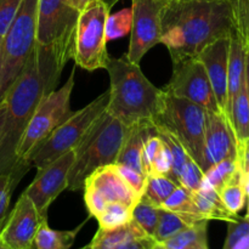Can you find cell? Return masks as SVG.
Masks as SVG:
<instances>
[{
  "label": "cell",
  "instance_id": "48",
  "mask_svg": "<svg viewBox=\"0 0 249 249\" xmlns=\"http://www.w3.org/2000/svg\"><path fill=\"white\" fill-rule=\"evenodd\" d=\"M243 178H245V179H249V169L247 170V172L243 173Z\"/></svg>",
  "mask_w": 249,
  "mask_h": 249
},
{
  "label": "cell",
  "instance_id": "52",
  "mask_svg": "<svg viewBox=\"0 0 249 249\" xmlns=\"http://www.w3.org/2000/svg\"><path fill=\"white\" fill-rule=\"evenodd\" d=\"M245 146H249V138L247 139V141H246V143H245ZM245 146H243V147H245ZM242 147V148H243Z\"/></svg>",
  "mask_w": 249,
  "mask_h": 249
},
{
  "label": "cell",
  "instance_id": "12",
  "mask_svg": "<svg viewBox=\"0 0 249 249\" xmlns=\"http://www.w3.org/2000/svg\"><path fill=\"white\" fill-rule=\"evenodd\" d=\"M164 6V0H133L130 43L125 55L131 63L140 65L143 56L160 43Z\"/></svg>",
  "mask_w": 249,
  "mask_h": 249
},
{
  "label": "cell",
  "instance_id": "24",
  "mask_svg": "<svg viewBox=\"0 0 249 249\" xmlns=\"http://www.w3.org/2000/svg\"><path fill=\"white\" fill-rule=\"evenodd\" d=\"M196 221H198V219L184 215V214L175 213V212L168 211V209L160 207L157 229H156L155 235H153L152 238L157 245H160V243L165 242L174 235H177L178 232H180L182 229L187 228V226L196 223Z\"/></svg>",
  "mask_w": 249,
  "mask_h": 249
},
{
  "label": "cell",
  "instance_id": "31",
  "mask_svg": "<svg viewBox=\"0 0 249 249\" xmlns=\"http://www.w3.org/2000/svg\"><path fill=\"white\" fill-rule=\"evenodd\" d=\"M160 207L151 203L145 197H141L133 208V220L145 231L150 237H153L158 224Z\"/></svg>",
  "mask_w": 249,
  "mask_h": 249
},
{
  "label": "cell",
  "instance_id": "42",
  "mask_svg": "<svg viewBox=\"0 0 249 249\" xmlns=\"http://www.w3.org/2000/svg\"><path fill=\"white\" fill-rule=\"evenodd\" d=\"M91 1H94V0H67L68 5L74 10H77L78 12L83 11Z\"/></svg>",
  "mask_w": 249,
  "mask_h": 249
},
{
  "label": "cell",
  "instance_id": "5",
  "mask_svg": "<svg viewBox=\"0 0 249 249\" xmlns=\"http://www.w3.org/2000/svg\"><path fill=\"white\" fill-rule=\"evenodd\" d=\"M36 11L38 0H22L11 26L0 41V102L36 48Z\"/></svg>",
  "mask_w": 249,
  "mask_h": 249
},
{
  "label": "cell",
  "instance_id": "46",
  "mask_svg": "<svg viewBox=\"0 0 249 249\" xmlns=\"http://www.w3.org/2000/svg\"><path fill=\"white\" fill-rule=\"evenodd\" d=\"M245 190H246V195L249 196V179H245Z\"/></svg>",
  "mask_w": 249,
  "mask_h": 249
},
{
  "label": "cell",
  "instance_id": "8",
  "mask_svg": "<svg viewBox=\"0 0 249 249\" xmlns=\"http://www.w3.org/2000/svg\"><path fill=\"white\" fill-rule=\"evenodd\" d=\"M109 9L101 0H94L79 12L73 40L75 66L82 70H106L109 55L107 53L106 23Z\"/></svg>",
  "mask_w": 249,
  "mask_h": 249
},
{
  "label": "cell",
  "instance_id": "50",
  "mask_svg": "<svg viewBox=\"0 0 249 249\" xmlns=\"http://www.w3.org/2000/svg\"><path fill=\"white\" fill-rule=\"evenodd\" d=\"M153 249H165V248L162 247V246H160V245H156L155 247H153Z\"/></svg>",
  "mask_w": 249,
  "mask_h": 249
},
{
  "label": "cell",
  "instance_id": "19",
  "mask_svg": "<svg viewBox=\"0 0 249 249\" xmlns=\"http://www.w3.org/2000/svg\"><path fill=\"white\" fill-rule=\"evenodd\" d=\"M192 198L202 219L232 223L240 218L238 214H232L224 206L218 191L208 185L201 184L197 191H192Z\"/></svg>",
  "mask_w": 249,
  "mask_h": 249
},
{
  "label": "cell",
  "instance_id": "10",
  "mask_svg": "<svg viewBox=\"0 0 249 249\" xmlns=\"http://www.w3.org/2000/svg\"><path fill=\"white\" fill-rule=\"evenodd\" d=\"M78 16L79 12L71 7L67 0H38L36 44L72 58Z\"/></svg>",
  "mask_w": 249,
  "mask_h": 249
},
{
  "label": "cell",
  "instance_id": "51",
  "mask_svg": "<svg viewBox=\"0 0 249 249\" xmlns=\"http://www.w3.org/2000/svg\"><path fill=\"white\" fill-rule=\"evenodd\" d=\"M0 249H7L6 247H5L4 245H2V243H1V241H0Z\"/></svg>",
  "mask_w": 249,
  "mask_h": 249
},
{
  "label": "cell",
  "instance_id": "38",
  "mask_svg": "<svg viewBox=\"0 0 249 249\" xmlns=\"http://www.w3.org/2000/svg\"><path fill=\"white\" fill-rule=\"evenodd\" d=\"M22 0H0V41L16 16Z\"/></svg>",
  "mask_w": 249,
  "mask_h": 249
},
{
  "label": "cell",
  "instance_id": "41",
  "mask_svg": "<svg viewBox=\"0 0 249 249\" xmlns=\"http://www.w3.org/2000/svg\"><path fill=\"white\" fill-rule=\"evenodd\" d=\"M157 245L152 237L150 236H143V237L133 238L122 245L117 246L113 249H153V247Z\"/></svg>",
  "mask_w": 249,
  "mask_h": 249
},
{
  "label": "cell",
  "instance_id": "36",
  "mask_svg": "<svg viewBox=\"0 0 249 249\" xmlns=\"http://www.w3.org/2000/svg\"><path fill=\"white\" fill-rule=\"evenodd\" d=\"M162 145L163 141L162 139L158 136L157 131L146 139L145 145H143L142 148V155H141V163H142V168L147 177L152 173L153 162H155L156 156H157L158 151H160V146Z\"/></svg>",
  "mask_w": 249,
  "mask_h": 249
},
{
  "label": "cell",
  "instance_id": "40",
  "mask_svg": "<svg viewBox=\"0 0 249 249\" xmlns=\"http://www.w3.org/2000/svg\"><path fill=\"white\" fill-rule=\"evenodd\" d=\"M172 170H173L172 155H170V151L169 148H168V146L163 142V145L160 146V151H158L157 156H156L155 158V162H153V165H152V173H151V174L164 175V177H168L172 179Z\"/></svg>",
  "mask_w": 249,
  "mask_h": 249
},
{
  "label": "cell",
  "instance_id": "25",
  "mask_svg": "<svg viewBox=\"0 0 249 249\" xmlns=\"http://www.w3.org/2000/svg\"><path fill=\"white\" fill-rule=\"evenodd\" d=\"M242 172L243 169L242 165H241L240 157L224 160L216 164L212 165L208 170L204 172L202 184L208 185V186L213 187L215 191H219L221 187L225 186L236 175Z\"/></svg>",
  "mask_w": 249,
  "mask_h": 249
},
{
  "label": "cell",
  "instance_id": "13",
  "mask_svg": "<svg viewBox=\"0 0 249 249\" xmlns=\"http://www.w3.org/2000/svg\"><path fill=\"white\" fill-rule=\"evenodd\" d=\"M73 162L74 148L39 169L33 181L24 190L23 194L29 197L41 215L48 216L49 207L67 189L68 174Z\"/></svg>",
  "mask_w": 249,
  "mask_h": 249
},
{
  "label": "cell",
  "instance_id": "20",
  "mask_svg": "<svg viewBox=\"0 0 249 249\" xmlns=\"http://www.w3.org/2000/svg\"><path fill=\"white\" fill-rule=\"evenodd\" d=\"M246 49L235 33L230 36V53H229V72H228V106L226 117L230 116V109L236 95L240 91L245 82Z\"/></svg>",
  "mask_w": 249,
  "mask_h": 249
},
{
  "label": "cell",
  "instance_id": "32",
  "mask_svg": "<svg viewBox=\"0 0 249 249\" xmlns=\"http://www.w3.org/2000/svg\"><path fill=\"white\" fill-rule=\"evenodd\" d=\"M223 249H249V224L245 216L228 223V235Z\"/></svg>",
  "mask_w": 249,
  "mask_h": 249
},
{
  "label": "cell",
  "instance_id": "30",
  "mask_svg": "<svg viewBox=\"0 0 249 249\" xmlns=\"http://www.w3.org/2000/svg\"><path fill=\"white\" fill-rule=\"evenodd\" d=\"M233 33L242 43L246 50L249 49V0H230Z\"/></svg>",
  "mask_w": 249,
  "mask_h": 249
},
{
  "label": "cell",
  "instance_id": "1",
  "mask_svg": "<svg viewBox=\"0 0 249 249\" xmlns=\"http://www.w3.org/2000/svg\"><path fill=\"white\" fill-rule=\"evenodd\" d=\"M70 56L36 44L23 71L4 96L6 117L0 138V174L22 179L26 173L17 164L16 152L24 130L45 95L55 90Z\"/></svg>",
  "mask_w": 249,
  "mask_h": 249
},
{
  "label": "cell",
  "instance_id": "16",
  "mask_svg": "<svg viewBox=\"0 0 249 249\" xmlns=\"http://www.w3.org/2000/svg\"><path fill=\"white\" fill-rule=\"evenodd\" d=\"M230 36L219 38L207 45L197 57L206 68L214 95L221 112L226 116L228 106V72Z\"/></svg>",
  "mask_w": 249,
  "mask_h": 249
},
{
  "label": "cell",
  "instance_id": "18",
  "mask_svg": "<svg viewBox=\"0 0 249 249\" xmlns=\"http://www.w3.org/2000/svg\"><path fill=\"white\" fill-rule=\"evenodd\" d=\"M153 133H156L153 123H139L130 126L114 164L125 165L146 175L141 163V155L146 139Z\"/></svg>",
  "mask_w": 249,
  "mask_h": 249
},
{
  "label": "cell",
  "instance_id": "27",
  "mask_svg": "<svg viewBox=\"0 0 249 249\" xmlns=\"http://www.w3.org/2000/svg\"><path fill=\"white\" fill-rule=\"evenodd\" d=\"M178 186L179 185L170 178L151 174L147 177L145 192L142 196L155 206L160 207Z\"/></svg>",
  "mask_w": 249,
  "mask_h": 249
},
{
  "label": "cell",
  "instance_id": "35",
  "mask_svg": "<svg viewBox=\"0 0 249 249\" xmlns=\"http://www.w3.org/2000/svg\"><path fill=\"white\" fill-rule=\"evenodd\" d=\"M203 177L204 173L198 165V163L194 158L190 157L186 164L182 168L181 173H180L179 185L190 190V191H197L201 187Z\"/></svg>",
  "mask_w": 249,
  "mask_h": 249
},
{
  "label": "cell",
  "instance_id": "28",
  "mask_svg": "<svg viewBox=\"0 0 249 249\" xmlns=\"http://www.w3.org/2000/svg\"><path fill=\"white\" fill-rule=\"evenodd\" d=\"M160 208L168 209V211L175 212V213L179 214H184V215L192 216V218L198 219V220H203L198 214L196 206H195L194 198H192V191L185 189L181 185H179L174 190V192L165 199V202L160 206Z\"/></svg>",
  "mask_w": 249,
  "mask_h": 249
},
{
  "label": "cell",
  "instance_id": "21",
  "mask_svg": "<svg viewBox=\"0 0 249 249\" xmlns=\"http://www.w3.org/2000/svg\"><path fill=\"white\" fill-rule=\"evenodd\" d=\"M208 223L209 220L196 221L160 243V246L165 249H209L207 236Z\"/></svg>",
  "mask_w": 249,
  "mask_h": 249
},
{
  "label": "cell",
  "instance_id": "23",
  "mask_svg": "<svg viewBox=\"0 0 249 249\" xmlns=\"http://www.w3.org/2000/svg\"><path fill=\"white\" fill-rule=\"evenodd\" d=\"M80 229L82 225L71 231L53 230L48 225V221H44L36 231L33 249H71Z\"/></svg>",
  "mask_w": 249,
  "mask_h": 249
},
{
  "label": "cell",
  "instance_id": "22",
  "mask_svg": "<svg viewBox=\"0 0 249 249\" xmlns=\"http://www.w3.org/2000/svg\"><path fill=\"white\" fill-rule=\"evenodd\" d=\"M231 126L238 143V152L249 138V99L246 88V79L232 102L229 116Z\"/></svg>",
  "mask_w": 249,
  "mask_h": 249
},
{
  "label": "cell",
  "instance_id": "34",
  "mask_svg": "<svg viewBox=\"0 0 249 249\" xmlns=\"http://www.w3.org/2000/svg\"><path fill=\"white\" fill-rule=\"evenodd\" d=\"M18 179L14 174H0V230L7 218L12 191L18 184Z\"/></svg>",
  "mask_w": 249,
  "mask_h": 249
},
{
  "label": "cell",
  "instance_id": "26",
  "mask_svg": "<svg viewBox=\"0 0 249 249\" xmlns=\"http://www.w3.org/2000/svg\"><path fill=\"white\" fill-rule=\"evenodd\" d=\"M224 206L232 214H238L245 207L247 195L245 190V178L243 172L236 175L230 182L221 187L218 191Z\"/></svg>",
  "mask_w": 249,
  "mask_h": 249
},
{
  "label": "cell",
  "instance_id": "39",
  "mask_svg": "<svg viewBox=\"0 0 249 249\" xmlns=\"http://www.w3.org/2000/svg\"><path fill=\"white\" fill-rule=\"evenodd\" d=\"M83 190H84L85 206H87L90 216L97 218V216L101 214V212L105 209V207L108 204V202H107L106 199L104 198V196H102L96 189H94V187L84 186Z\"/></svg>",
  "mask_w": 249,
  "mask_h": 249
},
{
  "label": "cell",
  "instance_id": "44",
  "mask_svg": "<svg viewBox=\"0 0 249 249\" xmlns=\"http://www.w3.org/2000/svg\"><path fill=\"white\" fill-rule=\"evenodd\" d=\"M245 79H246V88H247V94H248V99H249V49L248 50H246Z\"/></svg>",
  "mask_w": 249,
  "mask_h": 249
},
{
  "label": "cell",
  "instance_id": "37",
  "mask_svg": "<svg viewBox=\"0 0 249 249\" xmlns=\"http://www.w3.org/2000/svg\"><path fill=\"white\" fill-rule=\"evenodd\" d=\"M116 165L117 170H118L119 175L123 178L124 181L130 186V189L138 195L139 197H142L143 192H145L146 181H147V175L141 174V173L136 172V170L131 169V168L125 167V165Z\"/></svg>",
  "mask_w": 249,
  "mask_h": 249
},
{
  "label": "cell",
  "instance_id": "53",
  "mask_svg": "<svg viewBox=\"0 0 249 249\" xmlns=\"http://www.w3.org/2000/svg\"><path fill=\"white\" fill-rule=\"evenodd\" d=\"M165 2H169V1H174V0H164Z\"/></svg>",
  "mask_w": 249,
  "mask_h": 249
},
{
  "label": "cell",
  "instance_id": "45",
  "mask_svg": "<svg viewBox=\"0 0 249 249\" xmlns=\"http://www.w3.org/2000/svg\"><path fill=\"white\" fill-rule=\"evenodd\" d=\"M101 1L104 2V4H106L109 9H112V6H113V5H116L119 0H101Z\"/></svg>",
  "mask_w": 249,
  "mask_h": 249
},
{
  "label": "cell",
  "instance_id": "2",
  "mask_svg": "<svg viewBox=\"0 0 249 249\" xmlns=\"http://www.w3.org/2000/svg\"><path fill=\"white\" fill-rule=\"evenodd\" d=\"M160 43L167 46L173 62L197 57L198 53L233 32L229 1L177 0L165 2Z\"/></svg>",
  "mask_w": 249,
  "mask_h": 249
},
{
  "label": "cell",
  "instance_id": "7",
  "mask_svg": "<svg viewBox=\"0 0 249 249\" xmlns=\"http://www.w3.org/2000/svg\"><path fill=\"white\" fill-rule=\"evenodd\" d=\"M206 114V109L195 102L164 91L162 106L153 124L173 134L201 167L203 160Z\"/></svg>",
  "mask_w": 249,
  "mask_h": 249
},
{
  "label": "cell",
  "instance_id": "43",
  "mask_svg": "<svg viewBox=\"0 0 249 249\" xmlns=\"http://www.w3.org/2000/svg\"><path fill=\"white\" fill-rule=\"evenodd\" d=\"M5 117H6V104L2 100L0 102V138H1V131L2 128H4V123H5Z\"/></svg>",
  "mask_w": 249,
  "mask_h": 249
},
{
  "label": "cell",
  "instance_id": "4",
  "mask_svg": "<svg viewBox=\"0 0 249 249\" xmlns=\"http://www.w3.org/2000/svg\"><path fill=\"white\" fill-rule=\"evenodd\" d=\"M129 128L107 111L100 114L74 147V162L68 174L67 189L83 190L90 174L99 168L114 164Z\"/></svg>",
  "mask_w": 249,
  "mask_h": 249
},
{
  "label": "cell",
  "instance_id": "3",
  "mask_svg": "<svg viewBox=\"0 0 249 249\" xmlns=\"http://www.w3.org/2000/svg\"><path fill=\"white\" fill-rule=\"evenodd\" d=\"M106 70L109 75V101L106 111L125 124L153 123L162 106L164 90L147 79L140 65L126 57H109Z\"/></svg>",
  "mask_w": 249,
  "mask_h": 249
},
{
  "label": "cell",
  "instance_id": "11",
  "mask_svg": "<svg viewBox=\"0 0 249 249\" xmlns=\"http://www.w3.org/2000/svg\"><path fill=\"white\" fill-rule=\"evenodd\" d=\"M173 74L164 91L190 100L208 112L223 113L214 95L206 68L198 57H189L173 62Z\"/></svg>",
  "mask_w": 249,
  "mask_h": 249
},
{
  "label": "cell",
  "instance_id": "54",
  "mask_svg": "<svg viewBox=\"0 0 249 249\" xmlns=\"http://www.w3.org/2000/svg\"><path fill=\"white\" fill-rule=\"evenodd\" d=\"M31 249H33V247H32V248H31Z\"/></svg>",
  "mask_w": 249,
  "mask_h": 249
},
{
  "label": "cell",
  "instance_id": "6",
  "mask_svg": "<svg viewBox=\"0 0 249 249\" xmlns=\"http://www.w3.org/2000/svg\"><path fill=\"white\" fill-rule=\"evenodd\" d=\"M74 72L75 67L60 89L53 90L40 100L24 130L16 152L17 164L24 173L31 169L28 160L32 153L73 113L71 111V95L74 88Z\"/></svg>",
  "mask_w": 249,
  "mask_h": 249
},
{
  "label": "cell",
  "instance_id": "29",
  "mask_svg": "<svg viewBox=\"0 0 249 249\" xmlns=\"http://www.w3.org/2000/svg\"><path fill=\"white\" fill-rule=\"evenodd\" d=\"M100 229H116L133 220V208L118 202H109L97 216Z\"/></svg>",
  "mask_w": 249,
  "mask_h": 249
},
{
  "label": "cell",
  "instance_id": "33",
  "mask_svg": "<svg viewBox=\"0 0 249 249\" xmlns=\"http://www.w3.org/2000/svg\"><path fill=\"white\" fill-rule=\"evenodd\" d=\"M131 23H133L131 9H123L114 15H109L106 23L107 41L122 38L128 34L131 31Z\"/></svg>",
  "mask_w": 249,
  "mask_h": 249
},
{
  "label": "cell",
  "instance_id": "9",
  "mask_svg": "<svg viewBox=\"0 0 249 249\" xmlns=\"http://www.w3.org/2000/svg\"><path fill=\"white\" fill-rule=\"evenodd\" d=\"M108 101L109 91L107 90L89 105L73 112L32 153L28 160L29 168L41 169L63 153L73 150L97 117L106 111Z\"/></svg>",
  "mask_w": 249,
  "mask_h": 249
},
{
  "label": "cell",
  "instance_id": "47",
  "mask_svg": "<svg viewBox=\"0 0 249 249\" xmlns=\"http://www.w3.org/2000/svg\"><path fill=\"white\" fill-rule=\"evenodd\" d=\"M245 219L248 221V224H249V196H247V214H246Z\"/></svg>",
  "mask_w": 249,
  "mask_h": 249
},
{
  "label": "cell",
  "instance_id": "49",
  "mask_svg": "<svg viewBox=\"0 0 249 249\" xmlns=\"http://www.w3.org/2000/svg\"><path fill=\"white\" fill-rule=\"evenodd\" d=\"M177 1V0H174ZM203 1H230V0H203Z\"/></svg>",
  "mask_w": 249,
  "mask_h": 249
},
{
  "label": "cell",
  "instance_id": "14",
  "mask_svg": "<svg viewBox=\"0 0 249 249\" xmlns=\"http://www.w3.org/2000/svg\"><path fill=\"white\" fill-rule=\"evenodd\" d=\"M48 216L36 211L26 194L19 196L0 230V241L7 249H31L36 231Z\"/></svg>",
  "mask_w": 249,
  "mask_h": 249
},
{
  "label": "cell",
  "instance_id": "17",
  "mask_svg": "<svg viewBox=\"0 0 249 249\" xmlns=\"http://www.w3.org/2000/svg\"><path fill=\"white\" fill-rule=\"evenodd\" d=\"M84 186H91L96 189L108 203L118 202L130 208H134V206L141 198L124 181L114 164L106 165L95 170L87 178Z\"/></svg>",
  "mask_w": 249,
  "mask_h": 249
},
{
  "label": "cell",
  "instance_id": "15",
  "mask_svg": "<svg viewBox=\"0 0 249 249\" xmlns=\"http://www.w3.org/2000/svg\"><path fill=\"white\" fill-rule=\"evenodd\" d=\"M238 143L230 121L224 113L207 111L202 170L229 158H238Z\"/></svg>",
  "mask_w": 249,
  "mask_h": 249
}]
</instances>
